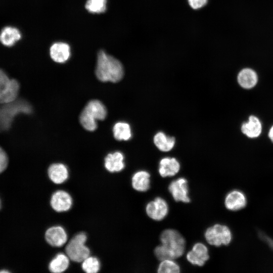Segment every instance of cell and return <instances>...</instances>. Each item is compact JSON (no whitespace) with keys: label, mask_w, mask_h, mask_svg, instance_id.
Masks as SVG:
<instances>
[{"label":"cell","mask_w":273,"mask_h":273,"mask_svg":"<svg viewBox=\"0 0 273 273\" xmlns=\"http://www.w3.org/2000/svg\"><path fill=\"white\" fill-rule=\"evenodd\" d=\"M161 244L154 250L156 258L160 261L175 259L184 253L186 242L182 235L173 229H166L160 235Z\"/></svg>","instance_id":"6da1fadb"},{"label":"cell","mask_w":273,"mask_h":273,"mask_svg":"<svg viewBox=\"0 0 273 273\" xmlns=\"http://www.w3.org/2000/svg\"><path fill=\"white\" fill-rule=\"evenodd\" d=\"M123 73V66L119 60L103 50L99 52L96 68V75L99 80L116 82L122 78Z\"/></svg>","instance_id":"7a4b0ae2"},{"label":"cell","mask_w":273,"mask_h":273,"mask_svg":"<svg viewBox=\"0 0 273 273\" xmlns=\"http://www.w3.org/2000/svg\"><path fill=\"white\" fill-rule=\"evenodd\" d=\"M106 115L107 109L104 104L99 100H92L81 113L79 121L85 129L94 131L97 127L96 121L104 120Z\"/></svg>","instance_id":"3957f363"},{"label":"cell","mask_w":273,"mask_h":273,"mask_svg":"<svg viewBox=\"0 0 273 273\" xmlns=\"http://www.w3.org/2000/svg\"><path fill=\"white\" fill-rule=\"evenodd\" d=\"M31 112V105L23 100H16L4 104L0 108V131L9 129L15 117L19 114H30Z\"/></svg>","instance_id":"277c9868"},{"label":"cell","mask_w":273,"mask_h":273,"mask_svg":"<svg viewBox=\"0 0 273 273\" xmlns=\"http://www.w3.org/2000/svg\"><path fill=\"white\" fill-rule=\"evenodd\" d=\"M87 236L85 233H80L74 236L69 242L65 249L68 257L72 261L82 262L90 254V250L85 245Z\"/></svg>","instance_id":"5b68a950"},{"label":"cell","mask_w":273,"mask_h":273,"mask_svg":"<svg viewBox=\"0 0 273 273\" xmlns=\"http://www.w3.org/2000/svg\"><path fill=\"white\" fill-rule=\"evenodd\" d=\"M205 238L208 244L215 247L229 245L232 240V234L226 225L215 224L207 229Z\"/></svg>","instance_id":"8992f818"},{"label":"cell","mask_w":273,"mask_h":273,"mask_svg":"<svg viewBox=\"0 0 273 273\" xmlns=\"http://www.w3.org/2000/svg\"><path fill=\"white\" fill-rule=\"evenodd\" d=\"M146 212L151 219L157 221L161 220L168 214V204L163 198L157 197L147 204Z\"/></svg>","instance_id":"52a82bcc"},{"label":"cell","mask_w":273,"mask_h":273,"mask_svg":"<svg viewBox=\"0 0 273 273\" xmlns=\"http://www.w3.org/2000/svg\"><path fill=\"white\" fill-rule=\"evenodd\" d=\"M168 190L175 201L190 202L188 181L186 178L180 177L171 181L168 186Z\"/></svg>","instance_id":"ba28073f"},{"label":"cell","mask_w":273,"mask_h":273,"mask_svg":"<svg viewBox=\"0 0 273 273\" xmlns=\"http://www.w3.org/2000/svg\"><path fill=\"white\" fill-rule=\"evenodd\" d=\"M186 258L193 265L203 266L209 258L208 249L204 244L197 243L194 245L192 250L187 253Z\"/></svg>","instance_id":"9c48e42d"},{"label":"cell","mask_w":273,"mask_h":273,"mask_svg":"<svg viewBox=\"0 0 273 273\" xmlns=\"http://www.w3.org/2000/svg\"><path fill=\"white\" fill-rule=\"evenodd\" d=\"M225 207L231 211L240 210L247 205V198L245 195L239 190L230 192L224 199Z\"/></svg>","instance_id":"30bf717a"},{"label":"cell","mask_w":273,"mask_h":273,"mask_svg":"<svg viewBox=\"0 0 273 273\" xmlns=\"http://www.w3.org/2000/svg\"><path fill=\"white\" fill-rule=\"evenodd\" d=\"M72 203L70 195L64 191L55 192L51 199L52 208L57 212L66 211L70 209Z\"/></svg>","instance_id":"8fae6325"},{"label":"cell","mask_w":273,"mask_h":273,"mask_svg":"<svg viewBox=\"0 0 273 273\" xmlns=\"http://www.w3.org/2000/svg\"><path fill=\"white\" fill-rule=\"evenodd\" d=\"M45 238L50 245L55 247H60L66 242L67 236L65 230L62 227L55 226L47 230Z\"/></svg>","instance_id":"7c38bea8"},{"label":"cell","mask_w":273,"mask_h":273,"mask_svg":"<svg viewBox=\"0 0 273 273\" xmlns=\"http://www.w3.org/2000/svg\"><path fill=\"white\" fill-rule=\"evenodd\" d=\"M242 132L249 138L258 137L262 132V124L259 118L251 115L247 122H243L241 127Z\"/></svg>","instance_id":"4fadbf2b"},{"label":"cell","mask_w":273,"mask_h":273,"mask_svg":"<svg viewBox=\"0 0 273 273\" xmlns=\"http://www.w3.org/2000/svg\"><path fill=\"white\" fill-rule=\"evenodd\" d=\"M50 54L51 58L55 62L64 63L70 56V48L66 43L56 42L51 47Z\"/></svg>","instance_id":"5bb4252c"},{"label":"cell","mask_w":273,"mask_h":273,"mask_svg":"<svg viewBox=\"0 0 273 273\" xmlns=\"http://www.w3.org/2000/svg\"><path fill=\"white\" fill-rule=\"evenodd\" d=\"M19 88L18 81L14 79H10L7 85L0 90V103H10L17 100Z\"/></svg>","instance_id":"9a60e30c"},{"label":"cell","mask_w":273,"mask_h":273,"mask_svg":"<svg viewBox=\"0 0 273 273\" xmlns=\"http://www.w3.org/2000/svg\"><path fill=\"white\" fill-rule=\"evenodd\" d=\"M237 81L242 88L251 89L256 85L258 82V75L254 70L245 68L242 69L238 73Z\"/></svg>","instance_id":"2e32d148"},{"label":"cell","mask_w":273,"mask_h":273,"mask_svg":"<svg viewBox=\"0 0 273 273\" xmlns=\"http://www.w3.org/2000/svg\"><path fill=\"white\" fill-rule=\"evenodd\" d=\"M179 169V163L174 158L165 157L160 161L159 173L162 177L174 176Z\"/></svg>","instance_id":"e0dca14e"},{"label":"cell","mask_w":273,"mask_h":273,"mask_svg":"<svg viewBox=\"0 0 273 273\" xmlns=\"http://www.w3.org/2000/svg\"><path fill=\"white\" fill-rule=\"evenodd\" d=\"M48 175L50 179L56 184H60L67 180L68 171L63 164L55 163L52 164L48 169Z\"/></svg>","instance_id":"ac0fdd59"},{"label":"cell","mask_w":273,"mask_h":273,"mask_svg":"<svg viewBox=\"0 0 273 273\" xmlns=\"http://www.w3.org/2000/svg\"><path fill=\"white\" fill-rule=\"evenodd\" d=\"M124 156L120 152L107 155L105 158V166L110 172H119L124 167Z\"/></svg>","instance_id":"d6986e66"},{"label":"cell","mask_w":273,"mask_h":273,"mask_svg":"<svg viewBox=\"0 0 273 273\" xmlns=\"http://www.w3.org/2000/svg\"><path fill=\"white\" fill-rule=\"evenodd\" d=\"M150 175L146 171L141 170L135 172L132 177L133 188L139 192H146L150 188Z\"/></svg>","instance_id":"ffe728a7"},{"label":"cell","mask_w":273,"mask_h":273,"mask_svg":"<svg viewBox=\"0 0 273 273\" xmlns=\"http://www.w3.org/2000/svg\"><path fill=\"white\" fill-rule=\"evenodd\" d=\"M19 30L13 27L6 26L0 33V41L5 46L12 47L21 38Z\"/></svg>","instance_id":"44dd1931"},{"label":"cell","mask_w":273,"mask_h":273,"mask_svg":"<svg viewBox=\"0 0 273 273\" xmlns=\"http://www.w3.org/2000/svg\"><path fill=\"white\" fill-rule=\"evenodd\" d=\"M69 264L68 256L63 253H59L51 261L49 268L52 272L60 273L66 270Z\"/></svg>","instance_id":"7402d4cb"},{"label":"cell","mask_w":273,"mask_h":273,"mask_svg":"<svg viewBox=\"0 0 273 273\" xmlns=\"http://www.w3.org/2000/svg\"><path fill=\"white\" fill-rule=\"evenodd\" d=\"M174 138L168 136L162 132H158L154 137V143L159 150L162 152L170 151L174 146Z\"/></svg>","instance_id":"603a6c76"},{"label":"cell","mask_w":273,"mask_h":273,"mask_svg":"<svg viewBox=\"0 0 273 273\" xmlns=\"http://www.w3.org/2000/svg\"><path fill=\"white\" fill-rule=\"evenodd\" d=\"M114 138L118 141H127L131 137V130L129 125L124 122H118L113 128Z\"/></svg>","instance_id":"cb8c5ba5"},{"label":"cell","mask_w":273,"mask_h":273,"mask_svg":"<svg viewBox=\"0 0 273 273\" xmlns=\"http://www.w3.org/2000/svg\"><path fill=\"white\" fill-rule=\"evenodd\" d=\"M158 273H178L180 272L179 265L173 259H165L161 261L158 268Z\"/></svg>","instance_id":"d4e9b609"},{"label":"cell","mask_w":273,"mask_h":273,"mask_svg":"<svg viewBox=\"0 0 273 273\" xmlns=\"http://www.w3.org/2000/svg\"><path fill=\"white\" fill-rule=\"evenodd\" d=\"M107 0H87L85 9L91 13L100 14L106 10Z\"/></svg>","instance_id":"484cf974"},{"label":"cell","mask_w":273,"mask_h":273,"mask_svg":"<svg viewBox=\"0 0 273 273\" xmlns=\"http://www.w3.org/2000/svg\"><path fill=\"white\" fill-rule=\"evenodd\" d=\"M100 267L99 260L95 257L88 256L82 261V268L87 273H96Z\"/></svg>","instance_id":"4316f807"},{"label":"cell","mask_w":273,"mask_h":273,"mask_svg":"<svg viewBox=\"0 0 273 273\" xmlns=\"http://www.w3.org/2000/svg\"><path fill=\"white\" fill-rule=\"evenodd\" d=\"M8 164V156L4 149L0 147V173L6 169Z\"/></svg>","instance_id":"83f0119b"},{"label":"cell","mask_w":273,"mask_h":273,"mask_svg":"<svg viewBox=\"0 0 273 273\" xmlns=\"http://www.w3.org/2000/svg\"><path fill=\"white\" fill-rule=\"evenodd\" d=\"M258 235L260 239L273 250V239L261 231L258 232Z\"/></svg>","instance_id":"f1b7e54d"},{"label":"cell","mask_w":273,"mask_h":273,"mask_svg":"<svg viewBox=\"0 0 273 273\" xmlns=\"http://www.w3.org/2000/svg\"><path fill=\"white\" fill-rule=\"evenodd\" d=\"M10 79L7 74L0 69V90L3 89L8 83Z\"/></svg>","instance_id":"f546056e"},{"label":"cell","mask_w":273,"mask_h":273,"mask_svg":"<svg viewBox=\"0 0 273 273\" xmlns=\"http://www.w3.org/2000/svg\"><path fill=\"white\" fill-rule=\"evenodd\" d=\"M191 7L194 9H198L204 6L207 0H188Z\"/></svg>","instance_id":"4dcf8cb0"},{"label":"cell","mask_w":273,"mask_h":273,"mask_svg":"<svg viewBox=\"0 0 273 273\" xmlns=\"http://www.w3.org/2000/svg\"><path fill=\"white\" fill-rule=\"evenodd\" d=\"M268 136L270 140L272 142V143H273V125L269 130Z\"/></svg>","instance_id":"1f68e13d"},{"label":"cell","mask_w":273,"mask_h":273,"mask_svg":"<svg viewBox=\"0 0 273 273\" xmlns=\"http://www.w3.org/2000/svg\"><path fill=\"white\" fill-rule=\"evenodd\" d=\"M8 272L7 271H1V272Z\"/></svg>","instance_id":"d6a6232c"}]
</instances>
